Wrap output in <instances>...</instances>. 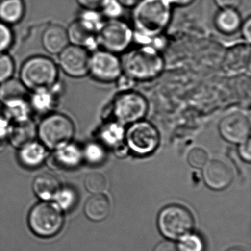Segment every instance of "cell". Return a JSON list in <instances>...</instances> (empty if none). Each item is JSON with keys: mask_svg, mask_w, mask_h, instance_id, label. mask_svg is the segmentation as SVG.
<instances>
[{"mask_svg": "<svg viewBox=\"0 0 251 251\" xmlns=\"http://www.w3.org/2000/svg\"><path fill=\"white\" fill-rule=\"evenodd\" d=\"M28 223L35 234L41 237H52L62 229L64 217L63 211L54 202L44 201L32 208Z\"/></svg>", "mask_w": 251, "mask_h": 251, "instance_id": "cell-6", "label": "cell"}, {"mask_svg": "<svg viewBox=\"0 0 251 251\" xmlns=\"http://www.w3.org/2000/svg\"><path fill=\"white\" fill-rule=\"evenodd\" d=\"M28 92L20 79L11 77L0 84V102L3 105L17 100L27 99Z\"/></svg>", "mask_w": 251, "mask_h": 251, "instance_id": "cell-25", "label": "cell"}, {"mask_svg": "<svg viewBox=\"0 0 251 251\" xmlns=\"http://www.w3.org/2000/svg\"><path fill=\"white\" fill-rule=\"evenodd\" d=\"M8 141L0 139V152H2L6 148Z\"/></svg>", "mask_w": 251, "mask_h": 251, "instance_id": "cell-45", "label": "cell"}, {"mask_svg": "<svg viewBox=\"0 0 251 251\" xmlns=\"http://www.w3.org/2000/svg\"><path fill=\"white\" fill-rule=\"evenodd\" d=\"M90 56L85 48L69 45L58 55V67L72 78H83L89 75Z\"/></svg>", "mask_w": 251, "mask_h": 251, "instance_id": "cell-11", "label": "cell"}, {"mask_svg": "<svg viewBox=\"0 0 251 251\" xmlns=\"http://www.w3.org/2000/svg\"><path fill=\"white\" fill-rule=\"evenodd\" d=\"M25 13L23 0H1L0 22L11 26L23 20Z\"/></svg>", "mask_w": 251, "mask_h": 251, "instance_id": "cell-24", "label": "cell"}, {"mask_svg": "<svg viewBox=\"0 0 251 251\" xmlns=\"http://www.w3.org/2000/svg\"><path fill=\"white\" fill-rule=\"evenodd\" d=\"M238 152L239 157L247 162H251V138L247 139L245 142L239 144L238 148Z\"/></svg>", "mask_w": 251, "mask_h": 251, "instance_id": "cell-39", "label": "cell"}, {"mask_svg": "<svg viewBox=\"0 0 251 251\" xmlns=\"http://www.w3.org/2000/svg\"><path fill=\"white\" fill-rule=\"evenodd\" d=\"M194 225L192 213L182 205H168L161 210L158 217V228L167 239L180 240L191 233Z\"/></svg>", "mask_w": 251, "mask_h": 251, "instance_id": "cell-7", "label": "cell"}, {"mask_svg": "<svg viewBox=\"0 0 251 251\" xmlns=\"http://www.w3.org/2000/svg\"><path fill=\"white\" fill-rule=\"evenodd\" d=\"M242 21L237 9L224 8L220 9L214 16V25L220 33L230 36L239 32Z\"/></svg>", "mask_w": 251, "mask_h": 251, "instance_id": "cell-20", "label": "cell"}, {"mask_svg": "<svg viewBox=\"0 0 251 251\" xmlns=\"http://www.w3.org/2000/svg\"><path fill=\"white\" fill-rule=\"evenodd\" d=\"M126 126L120 124L116 121L105 123L100 130L99 136L102 142L105 145H120L125 141Z\"/></svg>", "mask_w": 251, "mask_h": 251, "instance_id": "cell-27", "label": "cell"}, {"mask_svg": "<svg viewBox=\"0 0 251 251\" xmlns=\"http://www.w3.org/2000/svg\"><path fill=\"white\" fill-rule=\"evenodd\" d=\"M214 1L220 9H224V8L238 9L243 2V0H214Z\"/></svg>", "mask_w": 251, "mask_h": 251, "instance_id": "cell-41", "label": "cell"}, {"mask_svg": "<svg viewBox=\"0 0 251 251\" xmlns=\"http://www.w3.org/2000/svg\"><path fill=\"white\" fill-rule=\"evenodd\" d=\"M171 5L169 0H141L133 8L134 38L147 45L158 37L170 24Z\"/></svg>", "mask_w": 251, "mask_h": 251, "instance_id": "cell-1", "label": "cell"}, {"mask_svg": "<svg viewBox=\"0 0 251 251\" xmlns=\"http://www.w3.org/2000/svg\"><path fill=\"white\" fill-rule=\"evenodd\" d=\"M13 123L4 115L0 114V139L8 141Z\"/></svg>", "mask_w": 251, "mask_h": 251, "instance_id": "cell-37", "label": "cell"}, {"mask_svg": "<svg viewBox=\"0 0 251 251\" xmlns=\"http://www.w3.org/2000/svg\"><path fill=\"white\" fill-rule=\"evenodd\" d=\"M179 251H203L202 239L196 235L188 234L180 239L177 245Z\"/></svg>", "mask_w": 251, "mask_h": 251, "instance_id": "cell-34", "label": "cell"}, {"mask_svg": "<svg viewBox=\"0 0 251 251\" xmlns=\"http://www.w3.org/2000/svg\"><path fill=\"white\" fill-rule=\"evenodd\" d=\"M133 29L119 19L104 22L98 33V45L104 50L116 55L126 52L133 43Z\"/></svg>", "mask_w": 251, "mask_h": 251, "instance_id": "cell-8", "label": "cell"}, {"mask_svg": "<svg viewBox=\"0 0 251 251\" xmlns=\"http://www.w3.org/2000/svg\"><path fill=\"white\" fill-rule=\"evenodd\" d=\"M187 161L194 168H203L208 161V152L200 147L192 148L188 153Z\"/></svg>", "mask_w": 251, "mask_h": 251, "instance_id": "cell-33", "label": "cell"}, {"mask_svg": "<svg viewBox=\"0 0 251 251\" xmlns=\"http://www.w3.org/2000/svg\"><path fill=\"white\" fill-rule=\"evenodd\" d=\"M63 85L59 80L50 88L37 89L31 92L30 98L27 99L32 113L44 116L53 112L56 108L60 98L62 95Z\"/></svg>", "mask_w": 251, "mask_h": 251, "instance_id": "cell-13", "label": "cell"}, {"mask_svg": "<svg viewBox=\"0 0 251 251\" xmlns=\"http://www.w3.org/2000/svg\"><path fill=\"white\" fill-rule=\"evenodd\" d=\"M111 205L109 200L102 194L91 197L84 206V212L89 220L95 222L102 221L111 212Z\"/></svg>", "mask_w": 251, "mask_h": 251, "instance_id": "cell-23", "label": "cell"}, {"mask_svg": "<svg viewBox=\"0 0 251 251\" xmlns=\"http://www.w3.org/2000/svg\"><path fill=\"white\" fill-rule=\"evenodd\" d=\"M121 61L123 74L134 82L154 80L161 75L165 67L161 52L148 45L129 51Z\"/></svg>", "mask_w": 251, "mask_h": 251, "instance_id": "cell-2", "label": "cell"}, {"mask_svg": "<svg viewBox=\"0 0 251 251\" xmlns=\"http://www.w3.org/2000/svg\"><path fill=\"white\" fill-rule=\"evenodd\" d=\"M195 0H169L171 4L178 5V6H188L193 3Z\"/></svg>", "mask_w": 251, "mask_h": 251, "instance_id": "cell-44", "label": "cell"}, {"mask_svg": "<svg viewBox=\"0 0 251 251\" xmlns=\"http://www.w3.org/2000/svg\"><path fill=\"white\" fill-rule=\"evenodd\" d=\"M218 131L226 142L239 145L251 138V122L242 113H231L219 122Z\"/></svg>", "mask_w": 251, "mask_h": 251, "instance_id": "cell-12", "label": "cell"}, {"mask_svg": "<svg viewBox=\"0 0 251 251\" xmlns=\"http://www.w3.org/2000/svg\"><path fill=\"white\" fill-rule=\"evenodd\" d=\"M85 187L94 195L102 194L106 189V178L103 174L99 172L89 173L85 179Z\"/></svg>", "mask_w": 251, "mask_h": 251, "instance_id": "cell-30", "label": "cell"}, {"mask_svg": "<svg viewBox=\"0 0 251 251\" xmlns=\"http://www.w3.org/2000/svg\"><path fill=\"white\" fill-rule=\"evenodd\" d=\"M250 44H242L228 50L224 59V67L230 73L245 71L250 64Z\"/></svg>", "mask_w": 251, "mask_h": 251, "instance_id": "cell-21", "label": "cell"}, {"mask_svg": "<svg viewBox=\"0 0 251 251\" xmlns=\"http://www.w3.org/2000/svg\"><path fill=\"white\" fill-rule=\"evenodd\" d=\"M123 8H133L141 0H117Z\"/></svg>", "mask_w": 251, "mask_h": 251, "instance_id": "cell-43", "label": "cell"}, {"mask_svg": "<svg viewBox=\"0 0 251 251\" xmlns=\"http://www.w3.org/2000/svg\"><path fill=\"white\" fill-rule=\"evenodd\" d=\"M61 187L56 177L50 173H42L33 180V192L43 201H53Z\"/></svg>", "mask_w": 251, "mask_h": 251, "instance_id": "cell-22", "label": "cell"}, {"mask_svg": "<svg viewBox=\"0 0 251 251\" xmlns=\"http://www.w3.org/2000/svg\"><path fill=\"white\" fill-rule=\"evenodd\" d=\"M83 9L99 11L102 9L103 5L108 0H76Z\"/></svg>", "mask_w": 251, "mask_h": 251, "instance_id": "cell-38", "label": "cell"}, {"mask_svg": "<svg viewBox=\"0 0 251 251\" xmlns=\"http://www.w3.org/2000/svg\"><path fill=\"white\" fill-rule=\"evenodd\" d=\"M202 175L207 186L214 190L226 189L233 178L230 167L220 160L208 161L203 167Z\"/></svg>", "mask_w": 251, "mask_h": 251, "instance_id": "cell-14", "label": "cell"}, {"mask_svg": "<svg viewBox=\"0 0 251 251\" xmlns=\"http://www.w3.org/2000/svg\"><path fill=\"white\" fill-rule=\"evenodd\" d=\"M48 155V148L42 142L36 140L19 149V159L27 168H36L42 165Z\"/></svg>", "mask_w": 251, "mask_h": 251, "instance_id": "cell-18", "label": "cell"}, {"mask_svg": "<svg viewBox=\"0 0 251 251\" xmlns=\"http://www.w3.org/2000/svg\"><path fill=\"white\" fill-rule=\"evenodd\" d=\"M227 251H245L244 250L241 249V248H230V249L227 250Z\"/></svg>", "mask_w": 251, "mask_h": 251, "instance_id": "cell-46", "label": "cell"}, {"mask_svg": "<svg viewBox=\"0 0 251 251\" xmlns=\"http://www.w3.org/2000/svg\"><path fill=\"white\" fill-rule=\"evenodd\" d=\"M37 138V125L32 119L23 123H13L8 143L14 148H21Z\"/></svg>", "mask_w": 251, "mask_h": 251, "instance_id": "cell-19", "label": "cell"}, {"mask_svg": "<svg viewBox=\"0 0 251 251\" xmlns=\"http://www.w3.org/2000/svg\"><path fill=\"white\" fill-rule=\"evenodd\" d=\"M14 41V33L11 26L0 22V53L9 50Z\"/></svg>", "mask_w": 251, "mask_h": 251, "instance_id": "cell-35", "label": "cell"}, {"mask_svg": "<svg viewBox=\"0 0 251 251\" xmlns=\"http://www.w3.org/2000/svg\"><path fill=\"white\" fill-rule=\"evenodd\" d=\"M83 151L78 145L70 142L54 150L50 157V166L58 169H74L83 161Z\"/></svg>", "mask_w": 251, "mask_h": 251, "instance_id": "cell-15", "label": "cell"}, {"mask_svg": "<svg viewBox=\"0 0 251 251\" xmlns=\"http://www.w3.org/2000/svg\"><path fill=\"white\" fill-rule=\"evenodd\" d=\"M123 74L122 61L116 54L104 50L95 51L90 56L89 73L101 83H113Z\"/></svg>", "mask_w": 251, "mask_h": 251, "instance_id": "cell-10", "label": "cell"}, {"mask_svg": "<svg viewBox=\"0 0 251 251\" xmlns=\"http://www.w3.org/2000/svg\"><path fill=\"white\" fill-rule=\"evenodd\" d=\"M53 201L61 211H70L77 203V194L73 188L61 186Z\"/></svg>", "mask_w": 251, "mask_h": 251, "instance_id": "cell-28", "label": "cell"}, {"mask_svg": "<svg viewBox=\"0 0 251 251\" xmlns=\"http://www.w3.org/2000/svg\"><path fill=\"white\" fill-rule=\"evenodd\" d=\"M154 251H179L177 245L171 241H162L155 246Z\"/></svg>", "mask_w": 251, "mask_h": 251, "instance_id": "cell-42", "label": "cell"}, {"mask_svg": "<svg viewBox=\"0 0 251 251\" xmlns=\"http://www.w3.org/2000/svg\"><path fill=\"white\" fill-rule=\"evenodd\" d=\"M111 114L114 121L124 126L145 120L149 110L145 97L136 91H122L111 103Z\"/></svg>", "mask_w": 251, "mask_h": 251, "instance_id": "cell-5", "label": "cell"}, {"mask_svg": "<svg viewBox=\"0 0 251 251\" xmlns=\"http://www.w3.org/2000/svg\"><path fill=\"white\" fill-rule=\"evenodd\" d=\"M20 79L29 92L51 87L59 80L58 65L49 57L34 55L23 63Z\"/></svg>", "mask_w": 251, "mask_h": 251, "instance_id": "cell-3", "label": "cell"}, {"mask_svg": "<svg viewBox=\"0 0 251 251\" xmlns=\"http://www.w3.org/2000/svg\"><path fill=\"white\" fill-rule=\"evenodd\" d=\"M161 140L159 131L152 123L145 120L127 126L125 141L127 148L140 155H147L158 148Z\"/></svg>", "mask_w": 251, "mask_h": 251, "instance_id": "cell-9", "label": "cell"}, {"mask_svg": "<svg viewBox=\"0 0 251 251\" xmlns=\"http://www.w3.org/2000/svg\"><path fill=\"white\" fill-rule=\"evenodd\" d=\"M15 63L7 52L0 53V84L14 77Z\"/></svg>", "mask_w": 251, "mask_h": 251, "instance_id": "cell-32", "label": "cell"}, {"mask_svg": "<svg viewBox=\"0 0 251 251\" xmlns=\"http://www.w3.org/2000/svg\"><path fill=\"white\" fill-rule=\"evenodd\" d=\"M42 45L50 55H59L70 45L67 29L57 24L48 26L42 33Z\"/></svg>", "mask_w": 251, "mask_h": 251, "instance_id": "cell-16", "label": "cell"}, {"mask_svg": "<svg viewBox=\"0 0 251 251\" xmlns=\"http://www.w3.org/2000/svg\"><path fill=\"white\" fill-rule=\"evenodd\" d=\"M75 126L71 118L62 113L44 116L37 125V137L48 149L54 150L73 142Z\"/></svg>", "mask_w": 251, "mask_h": 251, "instance_id": "cell-4", "label": "cell"}, {"mask_svg": "<svg viewBox=\"0 0 251 251\" xmlns=\"http://www.w3.org/2000/svg\"><path fill=\"white\" fill-rule=\"evenodd\" d=\"M82 151L83 159L92 164H99L105 158V149L103 145L99 142H89Z\"/></svg>", "mask_w": 251, "mask_h": 251, "instance_id": "cell-31", "label": "cell"}, {"mask_svg": "<svg viewBox=\"0 0 251 251\" xmlns=\"http://www.w3.org/2000/svg\"><path fill=\"white\" fill-rule=\"evenodd\" d=\"M123 7L117 0H108L102 8V12L109 20L118 19L123 13Z\"/></svg>", "mask_w": 251, "mask_h": 251, "instance_id": "cell-36", "label": "cell"}, {"mask_svg": "<svg viewBox=\"0 0 251 251\" xmlns=\"http://www.w3.org/2000/svg\"><path fill=\"white\" fill-rule=\"evenodd\" d=\"M70 45L85 48L88 51L95 50L98 47V33L85 27L76 20L67 28Z\"/></svg>", "mask_w": 251, "mask_h": 251, "instance_id": "cell-17", "label": "cell"}, {"mask_svg": "<svg viewBox=\"0 0 251 251\" xmlns=\"http://www.w3.org/2000/svg\"><path fill=\"white\" fill-rule=\"evenodd\" d=\"M85 27L98 33L104 22L98 11L83 9L77 19Z\"/></svg>", "mask_w": 251, "mask_h": 251, "instance_id": "cell-29", "label": "cell"}, {"mask_svg": "<svg viewBox=\"0 0 251 251\" xmlns=\"http://www.w3.org/2000/svg\"><path fill=\"white\" fill-rule=\"evenodd\" d=\"M2 114L12 123H23L32 119L31 108L27 99L17 100L3 105Z\"/></svg>", "mask_w": 251, "mask_h": 251, "instance_id": "cell-26", "label": "cell"}, {"mask_svg": "<svg viewBox=\"0 0 251 251\" xmlns=\"http://www.w3.org/2000/svg\"><path fill=\"white\" fill-rule=\"evenodd\" d=\"M241 36L247 44L251 43V17H248L246 20L242 21L240 29L239 30Z\"/></svg>", "mask_w": 251, "mask_h": 251, "instance_id": "cell-40", "label": "cell"}]
</instances>
